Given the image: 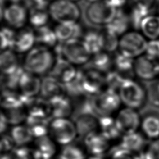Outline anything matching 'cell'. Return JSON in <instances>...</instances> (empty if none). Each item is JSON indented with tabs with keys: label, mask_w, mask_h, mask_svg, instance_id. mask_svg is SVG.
<instances>
[{
	"label": "cell",
	"mask_w": 159,
	"mask_h": 159,
	"mask_svg": "<svg viewBox=\"0 0 159 159\" xmlns=\"http://www.w3.org/2000/svg\"><path fill=\"white\" fill-rule=\"evenodd\" d=\"M148 40L137 30H129L119 37L118 52L135 59L145 54Z\"/></svg>",
	"instance_id": "obj_4"
},
{
	"label": "cell",
	"mask_w": 159,
	"mask_h": 159,
	"mask_svg": "<svg viewBox=\"0 0 159 159\" xmlns=\"http://www.w3.org/2000/svg\"><path fill=\"white\" fill-rule=\"evenodd\" d=\"M65 94L71 99L79 100L86 96L81 81V75L80 70H78L76 76L70 83L64 84Z\"/></svg>",
	"instance_id": "obj_32"
},
{
	"label": "cell",
	"mask_w": 159,
	"mask_h": 159,
	"mask_svg": "<svg viewBox=\"0 0 159 159\" xmlns=\"http://www.w3.org/2000/svg\"><path fill=\"white\" fill-rule=\"evenodd\" d=\"M9 135L17 147L27 146L34 138L30 129L26 124L14 125L11 129Z\"/></svg>",
	"instance_id": "obj_30"
},
{
	"label": "cell",
	"mask_w": 159,
	"mask_h": 159,
	"mask_svg": "<svg viewBox=\"0 0 159 159\" xmlns=\"http://www.w3.org/2000/svg\"><path fill=\"white\" fill-rule=\"evenodd\" d=\"M58 42L64 43L72 39H80L83 36L82 26L78 22L58 23L54 28Z\"/></svg>",
	"instance_id": "obj_17"
},
{
	"label": "cell",
	"mask_w": 159,
	"mask_h": 159,
	"mask_svg": "<svg viewBox=\"0 0 159 159\" xmlns=\"http://www.w3.org/2000/svg\"><path fill=\"white\" fill-rule=\"evenodd\" d=\"M91 99L93 110L98 117L112 116L119 110L122 104L118 92L109 88L91 96Z\"/></svg>",
	"instance_id": "obj_5"
},
{
	"label": "cell",
	"mask_w": 159,
	"mask_h": 159,
	"mask_svg": "<svg viewBox=\"0 0 159 159\" xmlns=\"http://www.w3.org/2000/svg\"><path fill=\"white\" fill-rule=\"evenodd\" d=\"M109 159H139V155L121 147L119 144L108 151Z\"/></svg>",
	"instance_id": "obj_40"
},
{
	"label": "cell",
	"mask_w": 159,
	"mask_h": 159,
	"mask_svg": "<svg viewBox=\"0 0 159 159\" xmlns=\"http://www.w3.org/2000/svg\"><path fill=\"white\" fill-rule=\"evenodd\" d=\"M41 83L42 80L39 76L24 71L19 83V92L26 97H37L40 94Z\"/></svg>",
	"instance_id": "obj_19"
},
{
	"label": "cell",
	"mask_w": 159,
	"mask_h": 159,
	"mask_svg": "<svg viewBox=\"0 0 159 159\" xmlns=\"http://www.w3.org/2000/svg\"><path fill=\"white\" fill-rule=\"evenodd\" d=\"M50 17L58 23L78 22L81 17L79 6L70 0H54L48 6Z\"/></svg>",
	"instance_id": "obj_7"
},
{
	"label": "cell",
	"mask_w": 159,
	"mask_h": 159,
	"mask_svg": "<svg viewBox=\"0 0 159 159\" xmlns=\"http://www.w3.org/2000/svg\"><path fill=\"white\" fill-rule=\"evenodd\" d=\"M139 31L148 40L159 39V15L150 14L142 21Z\"/></svg>",
	"instance_id": "obj_25"
},
{
	"label": "cell",
	"mask_w": 159,
	"mask_h": 159,
	"mask_svg": "<svg viewBox=\"0 0 159 159\" xmlns=\"http://www.w3.org/2000/svg\"><path fill=\"white\" fill-rule=\"evenodd\" d=\"M127 79L114 69L105 74L106 88H109L118 92L120 87Z\"/></svg>",
	"instance_id": "obj_38"
},
{
	"label": "cell",
	"mask_w": 159,
	"mask_h": 159,
	"mask_svg": "<svg viewBox=\"0 0 159 159\" xmlns=\"http://www.w3.org/2000/svg\"><path fill=\"white\" fill-rule=\"evenodd\" d=\"M70 1H74V2H75V1H80V0H70Z\"/></svg>",
	"instance_id": "obj_51"
},
{
	"label": "cell",
	"mask_w": 159,
	"mask_h": 159,
	"mask_svg": "<svg viewBox=\"0 0 159 159\" xmlns=\"http://www.w3.org/2000/svg\"><path fill=\"white\" fill-rule=\"evenodd\" d=\"M116 11L105 0H102L89 4L85 10V16L91 24L106 27L113 19Z\"/></svg>",
	"instance_id": "obj_8"
},
{
	"label": "cell",
	"mask_w": 159,
	"mask_h": 159,
	"mask_svg": "<svg viewBox=\"0 0 159 159\" xmlns=\"http://www.w3.org/2000/svg\"><path fill=\"white\" fill-rule=\"evenodd\" d=\"M147 140V139L143 134L140 132L137 131L134 133L123 135L119 144L130 152L139 154L142 152L146 147L148 143Z\"/></svg>",
	"instance_id": "obj_20"
},
{
	"label": "cell",
	"mask_w": 159,
	"mask_h": 159,
	"mask_svg": "<svg viewBox=\"0 0 159 159\" xmlns=\"http://www.w3.org/2000/svg\"><path fill=\"white\" fill-rule=\"evenodd\" d=\"M139 159H159V139L150 140L139 153Z\"/></svg>",
	"instance_id": "obj_41"
},
{
	"label": "cell",
	"mask_w": 159,
	"mask_h": 159,
	"mask_svg": "<svg viewBox=\"0 0 159 159\" xmlns=\"http://www.w3.org/2000/svg\"><path fill=\"white\" fill-rule=\"evenodd\" d=\"M36 37L35 31L29 28L21 30L16 34L14 50L16 53H26L35 47Z\"/></svg>",
	"instance_id": "obj_21"
},
{
	"label": "cell",
	"mask_w": 159,
	"mask_h": 159,
	"mask_svg": "<svg viewBox=\"0 0 159 159\" xmlns=\"http://www.w3.org/2000/svg\"><path fill=\"white\" fill-rule=\"evenodd\" d=\"M118 93L125 107L139 111L143 109L148 102L147 86L134 78L125 80Z\"/></svg>",
	"instance_id": "obj_2"
},
{
	"label": "cell",
	"mask_w": 159,
	"mask_h": 159,
	"mask_svg": "<svg viewBox=\"0 0 159 159\" xmlns=\"http://www.w3.org/2000/svg\"><path fill=\"white\" fill-rule=\"evenodd\" d=\"M130 26H131V23L129 14L124 11L122 9H120L117 10L114 17L105 27V29L116 35L120 37L129 31L128 30Z\"/></svg>",
	"instance_id": "obj_22"
},
{
	"label": "cell",
	"mask_w": 159,
	"mask_h": 159,
	"mask_svg": "<svg viewBox=\"0 0 159 159\" xmlns=\"http://www.w3.org/2000/svg\"><path fill=\"white\" fill-rule=\"evenodd\" d=\"M1 19H4L9 27L20 29L23 27L28 19L27 7L20 3H11L5 6L3 12L1 14Z\"/></svg>",
	"instance_id": "obj_12"
},
{
	"label": "cell",
	"mask_w": 159,
	"mask_h": 159,
	"mask_svg": "<svg viewBox=\"0 0 159 159\" xmlns=\"http://www.w3.org/2000/svg\"><path fill=\"white\" fill-rule=\"evenodd\" d=\"M16 33L11 27H2L1 30V51L14 49Z\"/></svg>",
	"instance_id": "obj_37"
},
{
	"label": "cell",
	"mask_w": 159,
	"mask_h": 159,
	"mask_svg": "<svg viewBox=\"0 0 159 159\" xmlns=\"http://www.w3.org/2000/svg\"><path fill=\"white\" fill-rule=\"evenodd\" d=\"M49 13L45 10L32 9L29 13V20L32 26L38 29L47 25L49 19Z\"/></svg>",
	"instance_id": "obj_36"
},
{
	"label": "cell",
	"mask_w": 159,
	"mask_h": 159,
	"mask_svg": "<svg viewBox=\"0 0 159 159\" xmlns=\"http://www.w3.org/2000/svg\"><path fill=\"white\" fill-rule=\"evenodd\" d=\"M16 146L10 135L2 134L1 140V151L2 153H8L12 152Z\"/></svg>",
	"instance_id": "obj_45"
},
{
	"label": "cell",
	"mask_w": 159,
	"mask_h": 159,
	"mask_svg": "<svg viewBox=\"0 0 159 159\" xmlns=\"http://www.w3.org/2000/svg\"><path fill=\"white\" fill-rule=\"evenodd\" d=\"M83 139L84 147L91 156L102 157L110 149L109 140L99 131L91 132Z\"/></svg>",
	"instance_id": "obj_14"
},
{
	"label": "cell",
	"mask_w": 159,
	"mask_h": 159,
	"mask_svg": "<svg viewBox=\"0 0 159 159\" xmlns=\"http://www.w3.org/2000/svg\"><path fill=\"white\" fill-rule=\"evenodd\" d=\"M78 72L76 66L62 57H56L55 64L48 75L64 85L71 81L76 76Z\"/></svg>",
	"instance_id": "obj_13"
},
{
	"label": "cell",
	"mask_w": 159,
	"mask_h": 159,
	"mask_svg": "<svg viewBox=\"0 0 159 159\" xmlns=\"http://www.w3.org/2000/svg\"></svg>",
	"instance_id": "obj_53"
},
{
	"label": "cell",
	"mask_w": 159,
	"mask_h": 159,
	"mask_svg": "<svg viewBox=\"0 0 159 159\" xmlns=\"http://www.w3.org/2000/svg\"><path fill=\"white\" fill-rule=\"evenodd\" d=\"M2 112L6 115L9 124L14 125L22 124L26 121L27 117V109L25 106H20L7 109H4Z\"/></svg>",
	"instance_id": "obj_34"
},
{
	"label": "cell",
	"mask_w": 159,
	"mask_h": 159,
	"mask_svg": "<svg viewBox=\"0 0 159 159\" xmlns=\"http://www.w3.org/2000/svg\"><path fill=\"white\" fill-rule=\"evenodd\" d=\"M86 1H88V2H89L91 3H93V2H96L100 1H102V0H86Z\"/></svg>",
	"instance_id": "obj_50"
},
{
	"label": "cell",
	"mask_w": 159,
	"mask_h": 159,
	"mask_svg": "<svg viewBox=\"0 0 159 159\" xmlns=\"http://www.w3.org/2000/svg\"><path fill=\"white\" fill-rule=\"evenodd\" d=\"M9 124V121H8L6 115L2 111L1 114V124H0L1 134H3L4 133H5V132L6 131V130L8 128Z\"/></svg>",
	"instance_id": "obj_47"
},
{
	"label": "cell",
	"mask_w": 159,
	"mask_h": 159,
	"mask_svg": "<svg viewBox=\"0 0 159 159\" xmlns=\"http://www.w3.org/2000/svg\"><path fill=\"white\" fill-rule=\"evenodd\" d=\"M134 63V59L126 57L119 52H116L113 57L114 69L126 79H132L135 77Z\"/></svg>",
	"instance_id": "obj_24"
},
{
	"label": "cell",
	"mask_w": 159,
	"mask_h": 159,
	"mask_svg": "<svg viewBox=\"0 0 159 159\" xmlns=\"http://www.w3.org/2000/svg\"><path fill=\"white\" fill-rule=\"evenodd\" d=\"M145 55L159 61V39L148 40Z\"/></svg>",
	"instance_id": "obj_44"
},
{
	"label": "cell",
	"mask_w": 159,
	"mask_h": 159,
	"mask_svg": "<svg viewBox=\"0 0 159 159\" xmlns=\"http://www.w3.org/2000/svg\"><path fill=\"white\" fill-rule=\"evenodd\" d=\"M12 154L14 159H39L35 148H29L27 146L15 148Z\"/></svg>",
	"instance_id": "obj_43"
},
{
	"label": "cell",
	"mask_w": 159,
	"mask_h": 159,
	"mask_svg": "<svg viewBox=\"0 0 159 159\" xmlns=\"http://www.w3.org/2000/svg\"><path fill=\"white\" fill-rule=\"evenodd\" d=\"M56 142L50 137L45 135L34 140L35 150L39 159H52L57 151Z\"/></svg>",
	"instance_id": "obj_23"
},
{
	"label": "cell",
	"mask_w": 159,
	"mask_h": 159,
	"mask_svg": "<svg viewBox=\"0 0 159 159\" xmlns=\"http://www.w3.org/2000/svg\"><path fill=\"white\" fill-rule=\"evenodd\" d=\"M140 130L147 140L159 139V112L146 111L142 116Z\"/></svg>",
	"instance_id": "obj_16"
},
{
	"label": "cell",
	"mask_w": 159,
	"mask_h": 159,
	"mask_svg": "<svg viewBox=\"0 0 159 159\" xmlns=\"http://www.w3.org/2000/svg\"><path fill=\"white\" fill-rule=\"evenodd\" d=\"M24 69L20 66L16 71L9 74H1V89L17 91L19 89L20 78L24 72Z\"/></svg>",
	"instance_id": "obj_33"
},
{
	"label": "cell",
	"mask_w": 159,
	"mask_h": 159,
	"mask_svg": "<svg viewBox=\"0 0 159 159\" xmlns=\"http://www.w3.org/2000/svg\"><path fill=\"white\" fill-rule=\"evenodd\" d=\"M84 150L74 143L63 146L58 159H85Z\"/></svg>",
	"instance_id": "obj_35"
},
{
	"label": "cell",
	"mask_w": 159,
	"mask_h": 159,
	"mask_svg": "<svg viewBox=\"0 0 159 159\" xmlns=\"http://www.w3.org/2000/svg\"><path fill=\"white\" fill-rule=\"evenodd\" d=\"M35 34L36 43L39 45L50 48L55 47L58 43L54 29L47 25L36 29Z\"/></svg>",
	"instance_id": "obj_31"
},
{
	"label": "cell",
	"mask_w": 159,
	"mask_h": 159,
	"mask_svg": "<svg viewBox=\"0 0 159 159\" xmlns=\"http://www.w3.org/2000/svg\"><path fill=\"white\" fill-rule=\"evenodd\" d=\"M53 52L56 57H62L75 66H85L92 56L81 39L58 42Z\"/></svg>",
	"instance_id": "obj_3"
},
{
	"label": "cell",
	"mask_w": 159,
	"mask_h": 159,
	"mask_svg": "<svg viewBox=\"0 0 159 159\" xmlns=\"http://www.w3.org/2000/svg\"><path fill=\"white\" fill-rule=\"evenodd\" d=\"M65 94L64 85L56 78L50 75L42 79L40 96L49 101L54 98Z\"/></svg>",
	"instance_id": "obj_18"
},
{
	"label": "cell",
	"mask_w": 159,
	"mask_h": 159,
	"mask_svg": "<svg viewBox=\"0 0 159 159\" xmlns=\"http://www.w3.org/2000/svg\"><path fill=\"white\" fill-rule=\"evenodd\" d=\"M89 159H102L101 157L99 156H91Z\"/></svg>",
	"instance_id": "obj_49"
},
{
	"label": "cell",
	"mask_w": 159,
	"mask_h": 159,
	"mask_svg": "<svg viewBox=\"0 0 159 159\" xmlns=\"http://www.w3.org/2000/svg\"><path fill=\"white\" fill-rule=\"evenodd\" d=\"M102 32L104 42L103 50L109 53L116 52L119 48V36L109 32L106 29L102 31Z\"/></svg>",
	"instance_id": "obj_39"
},
{
	"label": "cell",
	"mask_w": 159,
	"mask_h": 159,
	"mask_svg": "<svg viewBox=\"0 0 159 159\" xmlns=\"http://www.w3.org/2000/svg\"><path fill=\"white\" fill-rule=\"evenodd\" d=\"M48 1H49V0H48Z\"/></svg>",
	"instance_id": "obj_52"
},
{
	"label": "cell",
	"mask_w": 159,
	"mask_h": 159,
	"mask_svg": "<svg viewBox=\"0 0 159 159\" xmlns=\"http://www.w3.org/2000/svg\"><path fill=\"white\" fill-rule=\"evenodd\" d=\"M98 129L109 141L116 140L122 135L117 126L115 117L112 116L99 117Z\"/></svg>",
	"instance_id": "obj_27"
},
{
	"label": "cell",
	"mask_w": 159,
	"mask_h": 159,
	"mask_svg": "<svg viewBox=\"0 0 159 159\" xmlns=\"http://www.w3.org/2000/svg\"><path fill=\"white\" fill-rule=\"evenodd\" d=\"M55 60L54 52L50 48L38 45L25 53L22 67L30 73L45 76L51 71Z\"/></svg>",
	"instance_id": "obj_1"
},
{
	"label": "cell",
	"mask_w": 159,
	"mask_h": 159,
	"mask_svg": "<svg viewBox=\"0 0 159 159\" xmlns=\"http://www.w3.org/2000/svg\"><path fill=\"white\" fill-rule=\"evenodd\" d=\"M148 102L159 108V78L150 81L147 86Z\"/></svg>",
	"instance_id": "obj_42"
},
{
	"label": "cell",
	"mask_w": 159,
	"mask_h": 159,
	"mask_svg": "<svg viewBox=\"0 0 159 159\" xmlns=\"http://www.w3.org/2000/svg\"><path fill=\"white\" fill-rule=\"evenodd\" d=\"M135 76L142 81L150 82L159 78V61L143 55L134 63Z\"/></svg>",
	"instance_id": "obj_11"
},
{
	"label": "cell",
	"mask_w": 159,
	"mask_h": 159,
	"mask_svg": "<svg viewBox=\"0 0 159 159\" xmlns=\"http://www.w3.org/2000/svg\"><path fill=\"white\" fill-rule=\"evenodd\" d=\"M50 136L62 146L73 143L78 135L75 124L69 118H57L51 120L49 125Z\"/></svg>",
	"instance_id": "obj_6"
},
{
	"label": "cell",
	"mask_w": 159,
	"mask_h": 159,
	"mask_svg": "<svg viewBox=\"0 0 159 159\" xmlns=\"http://www.w3.org/2000/svg\"><path fill=\"white\" fill-rule=\"evenodd\" d=\"M111 7L117 9H122L127 2V0H105Z\"/></svg>",
	"instance_id": "obj_46"
},
{
	"label": "cell",
	"mask_w": 159,
	"mask_h": 159,
	"mask_svg": "<svg viewBox=\"0 0 159 159\" xmlns=\"http://www.w3.org/2000/svg\"><path fill=\"white\" fill-rule=\"evenodd\" d=\"M141 119L138 110L127 107L119 110L115 117L117 126L122 135L139 131Z\"/></svg>",
	"instance_id": "obj_10"
},
{
	"label": "cell",
	"mask_w": 159,
	"mask_h": 159,
	"mask_svg": "<svg viewBox=\"0 0 159 159\" xmlns=\"http://www.w3.org/2000/svg\"><path fill=\"white\" fill-rule=\"evenodd\" d=\"M84 92L87 96L98 94L106 88L105 74L90 67L84 66L80 69Z\"/></svg>",
	"instance_id": "obj_9"
},
{
	"label": "cell",
	"mask_w": 159,
	"mask_h": 159,
	"mask_svg": "<svg viewBox=\"0 0 159 159\" xmlns=\"http://www.w3.org/2000/svg\"><path fill=\"white\" fill-rule=\"evenodd\" d=\"M86 65L106 74L114 68L113 57L110 55L109 53L102 51L93 55L89 61Z\"/></svg>",
	"instance_id": "obj_26"
},
{
	"label": "cell",
	"mask_w": 159,
	"mask_h": 159,
	"mask_svg": "<svg viewBox=\"0 0 159 159\" xmlns=\"http://www.w3.org/2000/svg\"><path fill=\"white\" fill-rule=\"evenodd\" d=\"M155 9H156V13H157L159 15V0L157 2L156 6H155Z\"/></svg>",
	"instance_id": "obj_48"
},
{
	"label": "cell",
	"mask_w": 159,
	"mask_h": 159,
	"mask_svg": "<svg viewBox=\"0 0 159 159\" xmlns=\"http://www.w3.org/2000/svg\"><path fill=\"white\" fill-rule=\"evenodd\" d=\"M82 40L91 55L104 51L102 31L89 30L84 34Z\"/></svg>",
	"instance_id": "obj_28"
},
{
	"label": "cell",
	"mask_w": 159,
	"mask_h": 159,
	"mask_svg": "<svg viewBox=\"0 0 159 159\" xmlns=\"http://www.w3.org/2000/svg\"><path fill=\"white\" fill-rule=\"evenodd\" d=\"M20 66L18 57L14 50L8 49L1 51L0 57L1 74L12 73Z\"/></svg>",
	"instance_id": "obj_29"
},
{
	"label": "cell",
	"mask_w": 159,
	"mask_h": 159,
	"mask_svg": "<svg viewBox=\"0 0 159 159\" xmlns=\"http://www.w3.org/2000/svg\"><path fill=\"white\" fill-rule=\"evenodd\" d=\"M48 101L52 119L68 118L73 115L75 105L71 98L66 94L57 96Z\"/></svg>",
	"instance_id": "obj_15"
}]
</instances>
